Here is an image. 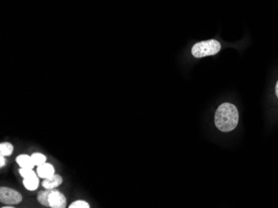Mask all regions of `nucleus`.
Listing matches in <instances>:
<instances>
[{"label": "nucleus", "mask_w": 278, "mask_h": 208, "mask_svg": "<svg viewBox=\"0 0 278 208\" xmlns=\"http://www.w3.org/2000/svg\"><path fill=\"white\" fill-rule=\"evenodd\" d=\"M221 44L218 41L211 39L208 41L197 42L192 47V54L196 58H202L208 56L216 55L219 53Z\"/></svg>", "instance_id": "3"}, {"label": "nucleus", "mask_w": 278, "mask_h": 208, "mask_svg": "<svg viewBox=\"0 0 278 208\" xmlns=\"http://www.w3.org/2000/svg\"><path fill=\"white\" fill-rule=\"evenodd\" d=\"M20 173L23 178H31L37 176L36 173L34 172L33 169H24V168H21L20 170Z\"/></svg>", "instance_id": "11"}, {"label": "nucleus", "mask_w": 278, "mask_h": 208, "mask_svg": "<svg viewBox=\"0 0 278 208\" xmlns=\"http://www.w3.org/2000/svg\"><path fill=\"white\" fill-rule=\"evenodd\" d=\"M14 207H12V205L5 206V207H2V208H14Z\"/></svg>", "instance_id": "15"}, {"label": "nucleus", "mask_w": 278, "mask_h": 208, "mask_svg": "<svg viewBox=\"0 0 278 208\" xmlns=\"http://www.w3.org/2000/svg\"><path fill=\"white\" fill-rule=\"evenodd\" d=\"M37 198L39 203L45 207L52 208H65L67 207V200L64 195L53 189H46V191H40Z\"/></svg>", "instance_id": "2"}, {"label": "nucleus", "mask_w": 278, "mask_h": 208, "mask_svg": "<svg viewBox=\"0 0 278 208\" xmlns=\"http://www.w3.org/2000/svg\"><path fill=\"white\" fill-rule=\"evenodd\" d=\"M62 183V177L59 174H54L43 181L42 185L45 189H54L60 186Z\"/></svg>", "instance_id": "6"}, {"label": "nucleus", "mask_w": 278, "mask_h": 208, "mask_svg": "<svg viewBox=\"0 0 278 208\" xmlns=\"http://www.w3.org/2000/svg\"><path fill=\"white\" fill-rule=\"evenodd\" d=\"M16 162L21 168H24V169H34V167L35 166L31 156H28L27 154H21V155L18 156L16 158Z\"/></svg>", "instance_id": "7"}, {"label": "nucleus", "mask_w": 278, "mask_h": 208, "mask_svg": "<svg viewBox=\"0 0 278 208\" xmlns=\"http://www.w3.org/2000/svg\"><path fill=\"white\" fill-rule=\"evenodd\" d=\"M14 152V146L10 143L5 142L0 145V155L10 156Z\"/></svg>", "instance_id": "9"}, {"label": "nucleus", "mask_w": 278, "mask_h": 208, "mask_svg": "<svg viewBox=\"0 0 278 208\" xmlns=\"http://www.w3.org/2000/svg\"><path fill=\"white\" fill-rule=\"evenodd\" d=\"M215 125L222 132L234 131L238 124L239 114L236 106L231 103H223L215 113Z\"/></svg>", "instance_id": "1"}, {"label": "nucleus", "mask_w": 278, "mask_h": 208, "mask_svg": "<svg viewBox=\"0 0 278 208\" xmlns=\"http://www.w3.org/2000/svg\"><path fill=\"white\" fill-rule=\"evenodd\" d=\"M22 195L14 189L7 187H1L0 189V202L7 205H16L22 202Z\"/></svg>", "instance_id": "4"}, {"label": "nucleus", "mask_w": 278, "mask_h": 208, "mask_svg": "<svg viewBox=\"0 0 278 208\" xmlns=\"http://www.w3.org/2000/svg\"><path fill=\"white\" fill-rule=\"evenodd\" d=\"M37 172H38V175L40 178L46 179V178H50L53 175L55 174V170H54V166L52 164L45 163L40 166H38Z\"/></svg>", "instance_id": "5"}, {"label": "nucleus", "mask_w": 278, "mask_h": 208, "mask_svg": "<svg viewBox=\"0 0 278 208\" xmlns=\"http://www.w3.org/2000/svg\"><path fill=\"white\" fill-rule=\"evenodd\" d=\"M90 206L87 202L85 201H82V200H78L73 202L70 206L69 208H89Z\"/></svg>", "instance_id": "12"}, {"label": "nucleus", "mask_w": 278, "mask_h": 208, "mask_svg": "<svg viewBox=\"0 0 278 208\" xmlns=\"http://www.w3.org/2000/svg\"><path fill=\"white\" fill-rule=\"evenodd\" d=\"M276 95H277V96L278 98V81L277 84H276Z\"/></svg>", "instance_id": "14"}, {"label": "nucleus", "mask_w": 278, "mask_h": 208, "mask_svg": "<svg viewBox=\"0 0 278 208\" xmlns=\"http://www.w3.org/2000/svg\"><path fill=\"white\" fill-rule=\"evenodd\" d=\"M23 186L25 187V189L28 191H35L40 185V180L38 176H34L31 178H23L22 181Z\"/></svg>", "instance_id": "8"}, {"label": "nucleus", "mask_w": 278, "mask_h": 208, "mask_svg": "<svg viewBox=\"0 0 278 208\" xmlns=\"http://www.w3.org/2000/svg\"><path fill=\"white\" fill-rule=\"evenodd\" d=\"M6 164L5 158H4V156L0 155V167L3 168Z\"/></svg>", "instance_id": "13"}, {"label": "nucleus", "mask_w": 278, "mask_h": 208, "mask_svg": "<svg viewBox=\"0 0 278 208\" xmlns=\"http://www.w3.org/2000/svg\"><path fill=\"white\" fill-rule=\"evenodd\" d=\"M31 157L34 164H35V166H40V165L45 164L46 160H47L46 156L41 153H33Z\"/></svg>", "instance_id": "10"}]
</instances>
